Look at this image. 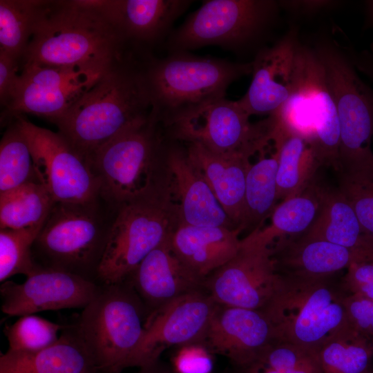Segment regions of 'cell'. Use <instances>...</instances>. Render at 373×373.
I'll return each mask as SVG.
<instances>
[{"mask_svg": "<svg viewBox=\"0 0 373 373\" xmlns=\"http://www.w3.org/2000/svg\"><path fill=\"white\" fill-rule=\"evenodd\" d=\"M134 51L103 0L46 1L21 61L102 76Z\"/></svg>", "mask_w": 373, "mask_h": 373, "instance_id": "cell-1", "label": "cell"}, {"mask_svg": "<svg viewBox=\"0 0 373 373\" xmlns=\"http://www.w3.org/2000/svg\"><path fill=\"white\" fill-rule=\"evenodd\" d=\"M149 58L132 53L102 75L54 124L87 162L101 147L149 119Z\"/></svg>", "mask_w": 373, "mask_h": 373, "instance_id": "cell-2", "label": "cell"}, {"mask_svg": "<svg viewBox=\"0 0 373 373\" xmlns=\"http://www.w3.org/2000/svg\"><path fill=\"white\" fill-rule=\"evenodd\" d=\"M188 52L152 56L146 63L152 114L163 128L225 97L233 82L252 73V61L233 62Z\"/></svg>", "mask_w": 373, "mask_h": 373, "instance_id": "cell-3", "label": "cell"}, {"mask_svg": "<svg viewBox=\"0 0 373 373\" xmlns=\"http://www.w3.org/2000/svg\"><path fill=\"white\" fill-rule=\"evenodd\" d=\"M279 274L277 290L262 310L272 325L274 339L318 350L349 324L344 305L348 293L342 279Z\"/></svg>", "mask_w": 373, "mask_h": 373, "instance_id": "cell-4", "label": "cell"}, {"mask_svg": "<svg viewBox=\"0 0 373 373\" xmlns=\"http://www.w3.org/2000/svg\"><path fill=\"white\" fill-rule=\"evenodd\" d=\"M149 313L131 283L101 285L74 325L99 373L138 367Z\"/></svg>", "mask_w": 373, "mask_h": 373, "instance_id": "cell-5", "label": "cell"}, {"mask_svg": "<svg viewBox=\"0 0 373 373\" xmlns=\"http://www.w3.org/2000/svg\"><path fill=\"white\" fill-rule=\"evenodd\" d=\"M172 184L159 182L149 193L119 206L106 233L98 265L99 284L124 281L180 222Z\"/></svg>", "mask_w": 373, "mask_h": 373, "instance_id": "cell-6", "label": "cell"}, {"mask_svg": "<svg viewBox=\"0 0 373 373\" xmlns=\"http://www.w3.org/2000/svg\"><path fill=\"white\" fill-rule=\"evenodd\" d=\"M274 129L297 133L312 144L321 165L339 170L340 126L323 66L314 48L298 45L292 93L269 116Z\"/></svg>", "mask_w": 373, "mask_h": 373, "instance_id": "cell-7", "label": "cell"}, {"mask_svg": "<svg viewBox=\"0 0 373 373\" xmlns=\"http://www.w3.org/2000/svg\"><path fill=\"white\" fill-rule=\"evenodd\" d=\"M274 0H209L172 30L165 42L170 53L206 46L240 51L257 44L280 10Z\"/></svg>", "mask_w": 373, "mask_h": 373, "instance_id": "cell-8", "label": "cell"}, {"mask_svg": "<svg viewBox=\"0 0 373 373\" xmlns=\"http://www.w3.org/2000/svg\"><path fill=\"white\" fill-rule=\"evenodd\" d=\"M151 115L98 149L88 160L100 182V195L119 206L151 192L166 149L164 128Z\"/></svg>", "mask_w": 373, "mask_h": 373, "instance_id": "cell-9", "label": "cell"}, {"mask_svg": "<svg viewBox=\"0 0 373 373\" xmlns=\"http://www.w3.org/2000/svg\"><path fill=\"white\" fill-rule=\"evenodd\" d=\"M333 95L340 126L339 171L373 163V89L358 75L347 50L323 39L314 48Z\"/></svg>", "mask_w": 373, "mask_h": 373, "instance_id": "cell-10", "label": "cell"}, {"mask_svg": "<svg viewBox=\"0 0 373 373\" xmlns=\"http://www.w3.org/2000/svg\"><path fill=\"white\" fill-rule=\"evenodd\" d=\"M93 204L55 203L34 245L46 265L98 283L97 272L106 233L102 231Z\"/></svg>", "mask_w": 373, "mask_h": 373, "instance_id": "cell-11", "label": "cell"}, {"mask_svg": "<svg viewBox=\"0 0 373 373\" xmlns=\"http://www.w3.org/2000/svg\"><path fill=\"white\" fill-rule=\"evenodd\" d=\"M249 117L238 100L223 97L164 130L173 140L198 143L218 155L251 157L271 140L274 126L270 117L257 123H251Z\"/></svg>", "mask_w": 373, "mask_h": 373, "instance_id": "cell-12", "label": "cell"}, {"mask_svg": "<svg viewBox=\"0 0 373 373\" xmlns=\"http://www.w3.org/2000/svg\"><path fill=\"white\" fill-rule=\"evenodd\" d=\"M13 118L30 145L39 182L56 203L88 204L100 195V182L89 163L58 132L39 127L23 115Z\"/></svg>", "mask_w": 373, "mask_h": 373, "instance_id": "cell-13", "label": "cell"}, {"mask_svg": "<svg viewBox=\"0 0 373 373\" xmlns=\"http://www.w3.org/2000/svg\"><path fill=\"white\" fill-rule=\"evenodd\" d=\"M279 281L271 249L240 242L238 253L204 279L203 288L217 304L262 311Z\"/></svg>", "mask_w": 373, "mask_h": 373, "instance_id": "cell-14", "label": "cell"}, {"mask_svg": "<svg viewBox=\"0 0 373 373\" xmlns=\"http://www.w3.org/2000/svg\"><path fill=\"white\" fill-rule=\"evenodd\" d=\"M101 77L78 69L23 65L6 115L29 113L55 123Z\"/></svg>", "mask_w": 373, "mask_h": 373, "instance_id": "cell-15", "label": "cell"}, {"mask_svg": "<svg viewBox=\"0 0 373 373\" xmlns=\"http://www.w3.org/2000/svg\"><path fill=\"white\" fill-rule=\"evenodd\" d=\"M217 303L204 289L182 295L151 313L140 347L138 367L158 362L172 346L201 343Z\"/></svg>", "mask_w": 373, "mask_h": 373, "instance_id": "cell-16", "label": "cell"}, {"mask_svg": "<svg viewBox=\"0 0 373 373\" xmlns=\"http://www.w3.org/2000/svg\"><path fill=\"white\" fill-rule=\"evenodd\" d=\"M100 284L59 269L38 268L22 283L1 285V311L23 316L63 309H84L97 294Z\"/></svg>", "mask_w": 373, "mask_h": 373, "instance_id": "cell-17", "label": "cell"}, {"mask_svg": "<svg viewBox=\"0 0 373 373\" xmlns=\"http://www.w3.org/2000/svg\"><path fill=\"white\" fill-rule=\"evenodd\" d=\"M298 31L291 28L273 46L260 49L252 61V79L242 97L238 100L251 115H275L289 98L297 49Z\"/></svg>", "mask_w": 373, "mask_h": 373, "instance_id": "cell-18", "label": "cell"}, {"mask_svg": "<svg viewBox=\"0 0 373 373\" xmlns=\"http://www.w3.org/2000/svg\"><path fill=\"white\" fill-rule=\"evenodd\" d=\"M274 339L272 325L262 311L217 304L200 344L238 366Z\"/></svg>", "mask_w": 373, "mask_h": 373, "instance_id": "cell-19", "label": "cell"}, {"mask_svg": "<svg viewBox=\"0 0 373 373\" xmlns=\"http://www.w3.org/2000/svg\"><path fill=\"white\" fill-rule=\"evenodd\" d=\"M190 0H103V8L136 52L151 55L166 41L174 22L189 8Z\"/></svg>", "mask_w": 373, "mask_h": 373, "instance_id": "cell-20", "label": "cell"}, {"mask_svg": "<svg viewBox=\"0 0 373 373\" xmlns=\"http://www.w3.org/2000/svg\"><path fill=\"white\" fill-rule=\"evenodd\" d=\"M170 236L152 250L126 279L140 297L149 315L182 295L204 289V280L187 268L172 249Z\"/></svg>", "mask_w": 373, "mask_h": 373, "instance_id": "cell-21", "label": "cell"}, {"mask_svg": "<svg viewBox=\"0 0 373 373\" xmlns=\"http://www.w3.org/2000/svg\"><path fill=\"white\" fill-rule=\"evenodd\" d=\"M164 164L173 192L178 198L182 224L234 227L198 169L189 160L186 149L167 148Z\"/></svg>", "mask_w": 373, "mask_h": 373, "instance_id": "cell-22", "label": "cell"}, {"mask_svg": "<svg viewBox=\"0 0 373 373\" xmlns=\"http://www.w3.org/2000/svg\"><path fill=\"white\" fill-rule=\"evenodd\" d=\"M240 228L180 223L170 236L172 249L193 273L204 280L238 251Z\"/></svg>", "mask_w": 373, "mask_h": 373, "instance_id": "cell-23", "label": "cell"}, {"mask_svg": "<svg viewBox=\"0 0 373 373\" xmlns=\"http://www.w3.org/2000/svg\"><path fill=\"white\" fill-rule=\"evenodd\" d=\"M271 249L278 273L304 277L333 276L354 262L368 260L345 247L303 236L280 240Z\"/></svg>", "mask_w": 373, "mask_h": 373, "instance_id": "cell-24", "label": "cell"}, {"mask_svg": "<svg viewBox=\"0 0 373 373\" xmlns=\"http://www.w3.org/2000/svg\"><path fill=\"white\" fill-rule=\"evenodd\" d=\"M191 162L198 169L235 227L241 224L249 156L222 155L198 143H186Z\"/></svg>", "mask_w": 373, "mask_h": 373, "instance_id": "cell-25", "label": "cell"}, {"mask_svg": "<svg viewBox=\"0 0 373 373\" xmlns=\"http://www.w3.org/2000/svg\"><path fill=\"white\" fill-rule=\"evenodd\" d=\"M0 373H99L75 325L61 331L58 341L37 352L8 350L0 354Z\"/></svg>", "mask_w": 373, "mask_h": 373, "instance_id": "cell-26", "label": "cell"}, {"mask_svg": "<svg viewBox=\"0 0 373 373\" xmlns=\"http://www.w3.org/2000/svg\"><path fill=\"white\" fill-rule=\"evenodd\" d=\"M324 190L314 180L300 193L282 200L272 212L270 224L250 232L241 242L271 248L276 241L303 236L318 215Z\"/></svg>", "mask_w": 373, "mask_h": 373, "instance_id": "cell-27", "label": "cell"}, {"mask_svg": "<svg viewBox=\"0 0 373 373\" xmlns=\"http://www.w3.org/2000/svg\"><path fill=\"white\" fill-rule=\"evenodd\" d=\"M345 247L373 260V237L362 227L351 205L339 191L325 188L318 215L303 235Z\"/></svg>", "mask_w": 373, "mask_h": 373, "instance_id": "cell-28", "label": "cell"}, {"mask_svg": "<svg viewBox=\"0 0 373 373\" xmlns=\"http://www.w3.org/2000/svg\"><path fill=\"white\" fill-rule=\"evenodd\" d=\"M277 155L278 200L303 191L314 180L321 166L312 143L301 135L286 129H274Z\"/></svg>", "mask_w": 373, "mask_h": 373, "instance_id": "cell-29", "label": "cell"}, {"mask_svg": "<svg viewBox=\"0 0 373 373\" xmlns=\"http://www.w3.org/2000/svg\"><path fill=\"white\" fill-rule=\"evenodd\" d=\"M318 358L323 373H373L372 341L350 324L323 343Z\"/></svg>", "mask_w": 373, "mask_h": 373, "instance_id": "cell-30", "label": "cell"}, {"mask_svg": "<svg viewBox=\"0 0 373 373\" xmlns=\"http://www.w3.org/2000/svg\"><path fill=\"white\" fill-rule=\"evenodd\" d=\"M277 155L260 158L248 170L245 193L244 209L240 228L260 229L271 216L278 200L276 182Z\"/></svg>", "mask_w": 373, "mask_h": 373, "instance_id": "cell-31", "label": "cell"}, {"mask_svg": "<svg viewBox=\"0 0 373 373\" xmlns=\"http://www.w3.org/2000/svg\"><path fill=\"white\" fill-rule=\"evenodd\" d=\"M55 203L41 183L26 184L0 193V229L42 225Z\"/></svg>", "mask_w": 373, "mask_h": 373, "instance_id": "cell-32", "label": "cell"}, {"mask_svg": "<svg viewBox=\"0 0 373 373\" xmlns=\"http://www.w3.org/2000/svg\"><path fill=\"white\" fill-rule=\"evenodd\" d=\"M235 373H323L318 350L274 339Z\"/></svg>", "mask_w": 373, "mask_h": 373, "instance_id": "cell-33", "label": "cell"}, {"mask_svg": "<svg viewBox=\"0 0 373 373\" xmlns=\"http://www.w3.org/2000/svg\"><path fill=\"white\" fill-rule=\"evenodd\" d=\"M46 1H0V51L22 61Z\"/></svg>", "mask_w": 373, "mask_h": 373, "instance_id": "cell-34", "label": "cell"}, {"mask_svg": "<svg viewBox=\"0 0 373 373\" xmlns=\"http://www.w3.org/2000/svg\"><path fill=\"white\" fill-rule=\"evenodd\" d=\"M12 119L0 142V193L40 183L28 142Z\"/></svg>", "mask_w": 373, "mask_h": 373, "instance_id": "cell-35", "label": "cell"}, {"mask_svg": "<svg viewBox=\"0 0 373 373\" xmlns=\"http://www.w3.org/2000/svg\"><path fill=\"white\" fill-rule=\"evenodd\" d=\"M43 225L23 229H0V281L16 274H32L37 268L32 246Z\"/></svg>", "mask_w": 373, "mask_h": 373, "instance_id": "cell-36", "label": "cell"}, {"mask_svg": "<svg viewBox=\"0 0 373 373\" xmlns=\"http://www.w3.org/2000/svg\"><path fill=\"white\" fill-rule=\"evenodd\" d=\"M64 325L35 314L20 316L12 325L6 326L8 350L15 352H37L55 344Z\"/></svg>", "mask_w": 373, "mask_h": 373, "instance_id": "cell-37", "label": "cell"}, {"mask_svg": "<svg viewBox=\"0 0 373 373\" xmlns=\"http://www.w3.org/2000/svg\"><path fill=\"white\" fill-rule=\"evenodd\" d=\"M340 173L339 191L365 231L373 237V163Z\"/></svg>", "mask_w": 373, "mask_h": 373, "instance_id": "cell-38", "label": "cell"}, {"mask_svg": "<svg viewBox=\"0 0 373 373\" xmlns=\"http://www.w3.org/2000/svg\"><path fill=\"white\" fill-rule=\"evenodd\" d=\"M210 352L202 344L180 347L173 363L176 373H211L213 363Z\"/></svg>", "mask_w": 373, "mask_h": 373, "instance_id": "cell-39", "label": "cell"}, {"mask_svg": "<svg viewBox=\"0 0 373 373\" xmlns=\"http://www.w3.org/2000/svg\"><path fill=\"white\" fill-rule=\"evenodd\" d=\"M344 305L349 324L373 341V300L348 294L345 298Z\"/></svg>", "mask_w": 373, "mask_h": 373, "instance_id": "cell-40", "label": "cell"}, {"mask_svg": "<svg viewBox=\"0 0 373 373\" xmlns=\"http://www.w3.org/2000/svg\"><path fill=\"white\" fill-rule=\"evenodd\" d=\"M342 282L348 294L373 300V260L351 264Z\"/></svg>", "mask_w": 373, "mask_h": 373, "instance_id": "cell-41", "label": "cell"}, {"mask_svg": "<svg viewBox=\"0 0 373 373\" xmlns=\"http://www.w3.org/2000/svg\"><path fill=\"white\" fill-rule=\"evenodd\" d=\"M21 62L0 51V103L3 108L7 105L19 76Z\"/></svg>", "mask_w": 373, "mask_h": 373, "instance_id": "cell-42", "label": "cell"}, {"mask_svg": "<svg viewBox=\"0 0 373 373\" xmlns=\"http://www.w3.org/2000/svg\"><path fill=\"white\" fill-rule=\"evenodd\" d=\"M280 8L297 15L309 16L336 7L339 1L329 0L278 1Z\"/></svg>", "mask_w": 373, "mask_h": 373, "instance_id": "cell-43", "label": "cell"}, {"mask_svg": "<svg viewBox=\"0 0 373 373\" xmlns=\"http://www.w3.org/2000/svg\"><path fill=\"white\" fill-rule=\"evenodd\" d=\"M350 57L357 71L373 81V53L369 50H348Z\"/></svg>", "mask_w": 373, "mask_h": 373, "instance_id": "cell-44", "label": "cell"}, {"mask_svg": "<svg viewBox=\"0 0 373 373\" xmlns=\"http://www.w3.org/2000/svg\"><path fill=\"white\" fill-rule=\"evenodd\" d=\"M364 29H373V0L365 1Z\"/></svg>", "mask_w": 373, "mask_h": 373, "instance_id": "cell-45", "label": "cell"}, {"mask_svg": "<svg viewBox=\"0 0 373 373\" xmlns=\"http://www.w3.org/2000/svg\"><path fill=\"white\" fill-rule=\"evenodd\" d=\"M138 373H168L158 366V363L142 367Z\"/></svg>", "mask_w": 373, "mask_h": 373, "instance_id": "cell-46", "label": "cell"}, {"mask_svg": "<svg viewBox=\"0 0 373 373\" xmlns=\"http://www.w3.org/2000/svg\"><path fill=\"white\" fill-rule=\"evenodd\" d=\"M370 52H372L373 53V45H372V46L371 47V51H370Z\"/></svg>", "mask_w": 373, "mask_h": 373, "instance_id": "cell-47", "label": "cell"}, {"mask_svg": "<svg viewBox=\"0 0 373 373\" xmlns=\"http://www.w3.org/2000/svg\"><path fill=\"white\" fill-rule=\"evenodd\" d=\"M372 344H373V341H372Z\"/></svg>", "mask_w": 373, "mask_h": 373, "instance_id": "cell-48", "label": "cell"}]
</instances>
